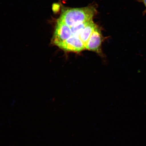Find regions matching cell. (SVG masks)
I'll list each match as a JSON object with an SVG mask.
<instances>
[{
	"instance_id": "obj_6",
	"label": "cell",
	"mask_w": 146,
	"mask_h": 146,
	"mask_svg": "<svg viewBox=\"0 0 146 146\" xmlns=\"http://www.w3.org/2000/svg\"><path fill=\"white\" fill-rule=\"evenodd\" d=\"M60 8V5L58 3H54L52 5V10L54 13H56L59 11Z\"/></svg>"
},
{
	"instance_id": "obj_4",
	"label": "cell",
	"mask_w": 146,
	"mask_h": 146,
	"mask_svg": "<svg viewBox=\"0 0 146 146\" xmlns=\"http://www.w3.org/2000/svg\"><path fill=\"white\" fill-rule=\"evenodd\" d=\"M97 27V26L94 23L92 20H91L82 30L79 36V38L85 44V46Z\"/></svg>"
},
{
	"instance_id": "obj_3",
	"label": "cell",
	"mask_w": 146,
	"mask_h": 146,
	"mask_svg": "<svg viewBox=\"0 0 146 146\" xmlns=\"http://www.w3.org/2000/svg\"><path fill=\"white\" fill-rule=\"evenodd\" d=\"M102 41L101 33L97 27L86 45V50L100 52Z\"/></svg>"
},
{
	"instance_id": "obj_2",
	"label": "cell",
	"mask_w": 146,
	"mask_h": 146,
	"mask_svg": "<svg viewBox=\"0 0 146 146\" xmlns=\"http://www.w3.org/2000/svg\"><path fill=\"white\" fill-rule=\"evenodd\" d=\"M60 48L67 52H79L86 50V46L78 36H73L60 46Z\"/></svg>"
},
{
	"instance_id": "obj_7",
	"label": "cell",
	"mask_w": 146,
	"mask_h": 146,
	"mask_svg": "<svg viewBox=\"0 0 146 146\" xmlns=\"http://www.w3.org/2000/svg\"><path fill=\"white\" fill-rule=\"evenodd\" d=\"M140 2L142 3L146 7V0H138Z\"/></svg>"
},
{
	"instance_id": "obj_5",
	"label": "cell",
	"mask_w": 146,
	"mask_h": 146,
	"mask_svg": "<svg viewBox=\"0 0 146 146\" xmlns=\"http://www.w3.org/2000/svg\"><path fill=\"white\" fill-rule=\"evenodd\" d=\"M90 21L78 24L75 25L74 26L70 27L71 32H72V36H77L79 37V36L82 30Z\"/></svg>"
},
{
	"instance_id": "obj_1",
	"label": "cell",
	"mask_w": 146,
	"mask_h": 146,
	"mask_svg": "<svg viewBox=\"0 0 146 146\" xmlns=\"http://www.w3.org/2000/svg\"><path fill=\"white\" fill-rule=\"evenodd\" d=\"M96 13L95 8L92 6L68 9L64 11L59 20L70 27L92 20Z\"/></svg>"
}]
</instances>
